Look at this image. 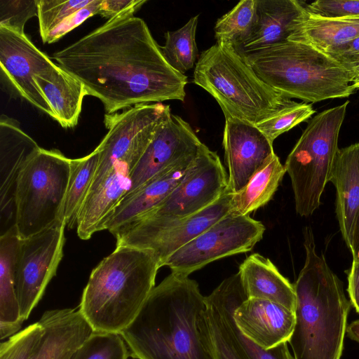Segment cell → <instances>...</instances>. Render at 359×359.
<instances>
[{"mask_svg":"<svg viewBox=\"0 0 359 359\" xmlns=\"http://www.w3.org/2000/svg\"><path fill=\"white\" fill-rule=\"evenodd\" d=\"M306 8L313 13L325 17H359V0H318Z\"/></svg>","mask_w":359,"mask_h":359,"instance_id":"cell-38","label":"cell"},{"mask_svg":"<svg viewBox=\"0 0 359 359\" xmlns=\"http://www.w3.org/2000/svg\"><path fill=\"white\" fill-rule=\"evenodd\" d=\"M147 0H102L98 15L108 20L135 14Z\"/></svg>","mask_w":359,"mask_h":359,"instance_id":"cell-41","label":"cell"},{"mask_svg":"<svg viewBox=\"0 0 359 359\" xmlns=\"http://www.w3.org/2000/svg\"><path fill=\"white\" fill-rule=\"evenodd\" d=\"M315 111L311 104L289 100L275 113L255 126L273 142L280 135L309 119Z\"/></svg>","mask_w":359,"mask_h":359,"instance_id":"cell-33","label":"cell"},{"mask_svg":"<svg viewBox=\"0 0 359 359\" xmlns=\"http://www.w3.org/2000/svg\"><path fill=\"white\" fill-rule=\"evenodd\" d=\"M352 86L355 90H359V68L354 72V78L352 82Z\"/></svg>","mask_w":359,"mask_h":359,"instance_id":"cell-45","label":"cell"},{"mask_svg":"<svg viewBox=\"0 0 359 359\" xmlns=\"http://www.w3.org/2000/svg\"><path fill=\"white\" fill-rule=\"evenodd\" d=\"M38 323L42 334L29 359H71L95 332L79 309L48 310Z\"/></svg>","mask_w":359,"mask_h":359,"instance_id":"cell-19","label":"cell"},{"mask_svg":"<svg viewBox=\"0 0 359 359\" xmlns=\"http://www.w3.org/2000/svg\"><path fill=\"white\" fill-rule=\"evenodd\" d=\"M304 238L306 259L293 284L295 325L288 343L294 359H341L351 304L341 281L316 252L310 226Z\"/></svg>","mask_w":359,"mask_h":359,"instance_id":"cell-3","label":"cell"},{"mask_svg":"<svg viewBox=\"0 0 359 359\" xmlns=\"http://www.w3.org/2000/svg\"><path fill=\"white\" fill-rule=\"evenodd\" d=\"M286 170L276 154L252 174L245 185L233 194L231 213L249 215L266 204L276 191Z\"/></svg>","mask_w":359,"mask_h":359,"instance_id":"cell-27","label":"cell"},{"mask_svg":"<svg viewBox=\"0 0 359 359\" xmlns=\"http://www.w3.org/2000/svg\"><path fill=\"white\" fill-rule=\"evenodd\" d=\"M220 285L223 292L228 327L243 359H294L288 348V342L265 349L247 338L236 326L233 318L234 310L241 302L248 298L238 272L225 278Z\"/></svg>","mask_w":359,"mask_h":359,"instance_id":"cell-28","label":"cell"},{"mask_svg":"<svg viewBox=\"0 0 359 359\" xmlns=\"http://www.w3.org/2000/svg\"><path fill=\"white\" fill-rule=\"evenodd\" d=\"M198 22V15H196L181 28L167 32L165 44L160 46L168 64L183 74L194 67L197 57L196 32Z\"/></svg>","mask_w":359,"mask_h":359,"instance_id":"cell-31","label":"cell"},{"mask_svg":"<svg viewBox=\"0 0 359 359\" xmlns=\"http://www.w3.org/2000/svg\"><path fill=\"white\" fill-rule=\"evenodd\" d=\"M42 334L36 322L11 336L0 345V359H29Z\"/></svg>","mask_w":359,"mask_h":359,"instance_id":"cell-36","label":"cell"},{"mask_svg":"<svg viewBox=\"0 0 359 359\" xmlns=\"http://www.w3.org/2000/svg\"><path fill=\"white\" fill-rule=\"evenodd\" d=\"M238 273L248 298L269 300L295 311L293 284L269 258L258 253L250 255L240 265Z\"/></svg>","mask_w":359,"mask_h":359,"instance_id":"cell-23","label":"cell"},{"mask_svg":"<svg viewBox=\"0 0 359 359\" xmlns=\"http://www.w3.org/2000/svg\"><path fill=\"white\" fill-rule=\"evenodd\" d=\"M34 78L53 111V119L64 128L75 127L88 95L83 83L57 65Z\"/></svg>","mask_w":359,"mask_h":359,"instance_id":"cell-25","label":"cell"},{"mask_svg":"<svg viewBox=\"0 0 359 359\" xmlns=\"http://www.w3.org/2000/svg\"><path fill=\"white\" fill-rule=\"evenodd\" d=\"M37 12V0H0V27L24 34L25 23Z\"/></svg>","mask_w":359,"mask_h":359,"instance_id":"cell-37","label":"cell"},{"mask_svg":"<svg viewBox=\"0 0 359 359\" xmlns=\"http://www.w3.org/2000/svg\"><path fill=\"white\" fill-rule=\"evenodd\" d=\"M130 353L118 334L94 332L71 359H128Z\"/></svg>","mask_w":359,"mask_h":359,"instance_id":"cell-34","label":"cell"},{"mask_svg":"<svg viewBox=\"0 0 359 359\" xmlns=\"http://www.w3.org/2000/svg\"><path fill=\"white\" fill-rule=\"evenodd\" d=\"M20 238L15 226L0 236V338L18 332L24 320L15 289V263Z\"/></svg>","mask_w":359,"mask_h":359,"instance_id":"cell-26","label":"cell"},{"mask_svg":"<svg viewBox=\"0 0 359 359\" xmlns=\"http://www.w3.org/2000/svg\"><path fill=\"white\" fill-rule=\"evenodd\" d=\"M41 147L5 114L0 117V221L1 235L14 226L15 198L21 170Z\"/></svg>","mask_w":359,"mask_h":359,"instance_id":"cell-17","label":"cell"},{"mask_svg":"<svg viewBox=\"0 0 359 359\" xmlns=\"http://www.w3.org/2000/svg\"><path fill=\"white\" fill-rule=\"evenodd\" d=\"M196 155L170 166L125 196L104 221L102 230L113 234L156 207L178 184Z\"/></svg>","mask_w":359,"mask_h":359,"instance_id":"cell-20","label":"cell"},{"mask_svg":"<svg viewBox=\"0 0 359 359\" xmlns=\"http://www.w3.org/2000/svg\"><path fill=\"white\" fill-rule=\"evenodd\" d=\"M305 10L297 0H255L252 31L237 52H255L287 41L294 20Z\"/></svg>","mask_w":359,"mask_h":359,"instance_id":"cell-21","label":"cell"},{"mask_svg":"<svg viewBox=\"0 0 359 359\" xmlns=\"http://www.w3.org/2000/svg\"><path fill=\"white\" fill-rule=\"evenodd\" d=\"M224 158L229 190L239 191L252 174L274 153L271 142L255 125L238 118H225Z\"/></svg>","mask_w":359,"mask_h":359,"instance_id":"cell-16","label":"cell"},{"mask_svg":"<svg viewBox=\"0 0 359 359\" xmlns=\"http://www.w3.org/2000/svg\"><path fill=\"white\" fill-rule=\"evenodd\" d=\"M346 245L351 252L353 261L359 262V211L353 221Z\"/></svg>","mask_w":359,"mask_h":359,"instance_id":"cell-43","label":"cell"},{"mask_svg":"<svg viewBox=\"0 0 359 359\" xmlns=\"http://www.w3.org/2000/svg\"><path fill=\"white\" fill-rule=\"evenodd\" d=\"M90 1L91 0H37V18L41 37L65 22Z\"/></svg>","mask_w":359,"mask_h":359,"instance_id":"cell-35","label":"cell"},{"mask_svg":"<svg viewBox=\"0 0 359 359\" xmlns=\"http://www.w3.org/2000/svg\"><path fill=\"white\" fill-rule=\"evenodd\" d=\"M358 36L359 17H325L305 7L294 20L287 41L310 46L326 54Z\"/></svg>","mask_w":359,"mask_h":359,"instance_id":"cell-22","label":"cell"},{"mask_svg":"<svg viewBox=\"0 0 359 359\" xmlns=\"http://www.w3.org/2000/svg\"><path fill=\"white\" fill-rule=\"evenodd\" d=\"M229 190L228 177L217 154L202 144L182 179L156 207L113 235L136 233L193 215Z\"/></svg>","mask_w":359,"mask_h":359,"instance_id":"cell-9","label":"cell"},{"mask_svg":"<svg viewBox=\"0 0 359 359\" xmlns=\"http://www.w3.org/2000/svg\"><path fill=\"white\" fill-rule=\"evenodd\" d=\"M160 261L151 250L116 246L92 271L79 311L95 332L118 334L138 315L155 287Z\"/></svg>","mask_w":359,"mask_h":359,"instance_id":"cell-4","label":"cell"},{"mask_svg":"<svg viewBox=\"0 0 359 359\" xmlns=\"http://www.w3.org/2000/svg\"><path fill=\"white\" fill-rule=\"evenodd\" d=\"M205 299L206 310L201 319V328L213 359H243L228 327L220 285L205 296Z\"/></svg>","mask_w":359,"mask_h":359,"instance_id":"cell-29","label":"cell"},{"mask_svg":"<svg viewBox=\"0 0 359 359\" xmlns=\"http://www.w3.org/2000/svg\"><path fill=\"white\" fill-rule=\"evenodd\" d=\"M348 103L324 110L311 118L287 156L284 166L300 216L311 215L320 204L339 150V134Z\"/></svg>","mask_w":359,"mask_h":359,"instance_id":"cell-7","label":"cell"},{"mask_svg":"<svg viewBox=\"0 0 359 359\" xmlns=\"http://www.w3.org/2000/svg\"><path fill=\"white\" fill-rule=\"evenodd\" d=\"M1 76L26 101L49 115H54L41 93L34 76L52 69L55 64L24 34L0 27Z\"/></svg>","mask_w":359,"mask_h":359,"instance_id":"cell-13","label":"cell"},{"mask_svg":"<svg viewBox=\"0 0 359 359\" xmlns=\"http://www.w3.org/2000/svg\"><path fill=\"white\" fill-rule=\"evenodd\" d=\"M255 20V0H242L217 20L214 27L217 43L236 51L248 38Z\"/></svg>","mask_w":359,"mask_h":359,"instance_id":"cell-32","label":"cell"},{"mask_svg":"<svg viewBox=\"0 0 359 359\" xmlns=\"http://www.w3.org/2000/svg\"><path fill=\"white\" fill-rule=\"evenodd\" d=\"M347 290L351 304L359 313V262H352L348 274Z\"/></svg>","mask_w":359,"mask_h":359,"instance_id":"cell-42","label":"cell"},{"mask_svg":"<svg viewBox=\"0 0 359 359\" xmlns=\"http://www.w3.org/2000/svg\"><path fill=\"white\" fill-rule=\"evenodd\" d=\"M233 318L247 338L265 349L288 342L295 325L294 311L258 298H246L241 302Z\"/></svg>","mask_w":359,"mask_h":359,"instance_id":"cell-18","label":"cell"},{"mask_svg":"<svg viewBox=\"0 0 359 359\" xmlns=\"http://www.w3.org/2000/svg\"><path fill=\"white\" fill-rule=\"evenodd\" d=\"M53 58L108 114L185 98L187 76L168 64L146 22L133 14L107 20Z\"/></svg>","mask_w":359,"mask_h":359,"instance_id":"cell-1","label":"cell"},{"mask_svg":"<svg viewBox=\"0 0 359 359\" xmlns=\"http://www.w3.org/2000/svg\"><path fill=\"white\" fill-rule=\"evenodd\" d=\"M241 55L264 83L288 99L318 102L355 90L353 72L304 43L287 41Z\"/></svg>","mask_w":359,"mask_h":359,"instance_id":"cell-5","label":"cell"},{"mask_svg":"<svg viewBox=\"0 0 359 359\" xmlns=\"http://www.w3.org/2000/svg\"><path fill=\"white\" fill-rule=\"evenodd\" d=\"M325 55L354 74L359 68V36L331 49Z\"/></svg>","mask_w":359,"mask_h":359,"instance_id":"cell-40","label":"cell"},{"mask_svg":"<svg viewBox=\"0 0 359 359\" xmlns=\"http://www.w3.org/2000/svg\"><path fill=\"white\" fill-rule=\"evenodd\" d=\"M64 220L20 239L15 263V289L22 318L26 320L55 276L63 256Z\"/></svg>","mask_w":359,"mask_h":359,"instance_id":"cell-12","label":"cell"},{"mask_svg":"<svg viewBox=\"0 0 359 359\" xmlns=\"http://www.w3.org/2000/svg\"><path fill=\"white\" fill-rule=\"evenodd\" d=\"M102 0H91L86 6L80 9L65 22L54 27L41 37L43 43H52L58 41L66 34L77 27L88 18L98 14Z\"/></svg>","mask_w":359,"mask_h":359,"instance_id":"cell-39","label":"cell"},{"mask_svg":"<svg viewBox=\"0 0 359 359\" xmlns=\"http://www.w3.org/2000/svg\"><path fill=\"white\" fill-rule=\"evenodd\" d=\"M71 159L57 149L40 148L21 170L15 198L14 226L20 239L62 219Z\"/></svg>","mask_w":359,"mask_h":359,"instance_id":"cell-8","label":"cell"},{"mask_svg":"<svg viewBox=\"0 0 359 359\" xmlns=\"http://www.w3.org/2000/svg\"><path fill=\"white\" fill-rule=\"evenodd\" d=\"M232 197L233 193L228 190L211 205L193 215L147 231L117 236L116 246L151 250L162 267L175 252L230 213Z\"/></svg>","mask_w":359,"mask_h":359,"instance_id":"cell-14","label":"cell"},{"mask_svg":"<svg viewBox=\"0 0 359 359\" xmlns=\"http://www.w3.org/2000/svg\"><path fill=\"white\" fill-rule=\"evenodd\" d=\"M330 182L336 189V214L342 237L347 244L359 211V142L339 149Z\"/></svg>","mask_w":359,"mask_h":359,"instance_id":"cell-24","label":"cell"},{"mask_svg":"<svg viewBox=\"0 0 359 359\" xmlns=\"http://www.w3.org/2000/svg\"><path fill=\"white\" fill-rule=\"evenodd\" d=\"M202 144L189 123L171 114L158 126L133 169L131 187L126 195L170 166L196 155Z\"/></svg>","mask_w":359,"mask_h":359,"instance_id":"cell-15","label":"cell"},{"mask_svg":"<svg viewBox=\"0 0 359 359\" xmlns=\"http://www.w3.org/2000/svg\"><path fill=\"white\" fill-rule=\"evenodd\" d=\"M264 231L261 222L230 212L171 255L163 266L189 276L219 259L251 251Z\"/></svg>","mask_w":359,"mask_h":359,"instance_id":"cell-10","label":"cell"},{"mask_svg":"<svg viewBox=\"0 0 359 359\" xmlns=\"http://www.w3.org/2000/svg\"><path fill=\"white\" fill-rule=\"evenodd\" d=\"M193 81L212 95L225 118L256 125L289 100L264 83L232 46L216 43L196 63Z\"/></svg>","mask_w":359,"mask_h":359,"instance_id":"cell-6","label":"cell"},{"mask_svg":"<svg viewBox=\"0 0 359 359\" xmlns=\"http://www.w3.org/2000/svg\"><path fill=\"white\" fill-rule=\"evenodd\" d=\"M171 114L170 106L161 102L136 105L121 113L105 114L104 123L108 131L96 147L99 161L90 188L118 163L140 158L158 126Z\"/></svg>","mask_w":359,"mask_h":359,"instance_id":"cell-11","label":"cell"},{"mask_svg":"<svg viewBox=\"0 0 359 359\" xmlns=\"http://www.w3.org/2000/svg\"><path fill=\"white\" fill-rule=\"evenodd\" d=\"M205 310L197 282L171 272L120 335L135 359H213L201 328Z\"/></svg>","mask_w":359,"mask_h":359,"instance_id":"cell-2","label":"cell"},{"mask_svg":"<svg viewBox=\"0 0 359 359\" xmlns=\"http://www.w3.org/2000/svg\"><path fill=\"white\" fill-rule=\"evenodd\" d=\"M346 334L351 339L359 343V319L349 324L347 327Z\"/></svg>","mask_w":359,"mask_h":359,"instance_id":"cell-44","label":"cell"},{"mask_svg":"<svg viewBox=\"0 0 359 359\" xmlns=\"http://www.w3.org/2000/svg\"><path fill=\"white\" fill-rule=\"evenodd\" d=\"M98 161L97 149L86 156L71 159V173L62 212V219L69 229L76 227L80 211L95 177Z\"/></svg>","mask_w":359,"mask_h":359,"instance_id":"cell-30","label":"cell"}]
</instances>
